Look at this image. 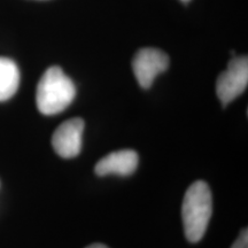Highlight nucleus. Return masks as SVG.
I'll return each mask as SVG.
<instances>
[{
  "label": "nucleus",
  "instance_id": "1",
  "mask_svg": "<svg viewBox=\"0 0 248 248\" xmlns=\"http://www.w3.org/2000/svg\"><path fill=\"white\" fill-rule=\"evenodd\" d=\"M213 213V197L207 183L198 181L186 191L182 206L185 235L191 243L202 239Z\"/></svg>",
  "mask_w": 248,
  "mask_h": 248
},
{
  "label": "nucleus",
  "instance_id": "2",
  "mask_svg": "<svg viewBox=\"0 0 248 248\" xmlns=\"http://www.w3.org/2000/svg\"><path fill=\"white\" fill-rule=\"evenodd\" d=\"M76 97V86L60 67L45 71L37 86L36 101L38 110L44 115L61 113Z\"/></svg>",
  "mask_w": 248,
  "mask_h": 248
},
{
  "label": "nucleus",
  "instance_id": "3",
  "mask_svg": "<svg viewBox=\"0 0 248 248\" xmlns=\"http://www.w3.org/2000/svg\"><path fill=\"white\" fill-rule=\"evenodd\" d=\"M247 84L248 59L247 57H235L231 59L226 70L217 78V97L223 105L230 104L246 90Z\"/></svg>",
  "mask_w": 248,
  "mask_h": 248
},
{
  "label": "nucleus",
  "instance_id": "4",
  "mask_svg": "<svg viewBox=\"0 0 248 248\" xmlns=\"http://www.w3.org/2000/svg\"><path fill=\"white\" fill-rule=\"evenodd\" d=\"M169 67V57L153 47L139 49L132 60V70L142 89L151 88L155 77Z\"/></svg>",
  "mask_w": 248,
  "mask_h": 248
},
{
  "label": "nucleus",
  "instance_id": "5",
  "mask_svg": "<svg viewBox=\"0 0 248 248\" xmlns=\"http://www.w3.org/2000/svg\"><path fill=\"white\" fill-rule=\"evenodd\" d=\"M84 126L82 119L64 121L58 126L52 137V145L58 155L63 159H73L80 153Z\"/></svg>",
  "mask_w": 248,
  "mask_h": 248
},
{
  "label": "nucleus",
  "instance_id": "6",
  "mask_svg": "<svg viewBox=\"0 0 248 248\" xmlns=\"http://www.w3.org/2000/svg\"><path fill=\"white\" fill-rule=\"evenodd\" d=\"M138 154L132 150H121L106 155L95 164V173L106 176L115 173L120 176H129L136 171L138 167Z\"/></svg>",
  "mask_w": 248,
  "mask_h": 248
},
{
  "label": "nucleus",
  "instance_id": "7",
  "mask_svg": "<svg viewBox=\"0 0 248 248\" xmlns=\"http://www.w3.org/2000/svg\"><path fill=\"white\" fill-rule=\"evenodd\" d=\"M20 85V70L8 58L0 57V101L11 99Z\"/></svg>",
  "mask_w": 248,
  "mask_h": 248
},
{
  "label": "nucleus",
  "instance_id": "8",
  "mask_svg": "<svg viewBox=\"0 0 248 248\" xmlns=\"http://www.w3.org/2000/svg\"><path fill=\"white\" fill-rule=\"evenodd\" d=\"M231 248H248V233L247 229H245L244 231H241V233L238 239L234 241Z\"/></svg>",
  "mask_w": 248,
  "mask_h": 248
},
{
  "label": "nucleus",
  "instance_id": "9",
  "mask_svg": "<svg viewBox=\"0 0 248 248\" xmlns=\"http://www.w3.org/2000/svg\"><path fill=\"white\" fill-rule=\"evenodd\" d=\"M86 248H109V247H107L106 245H102V244H92V245H90V246H88Z\"/></svg>",
  "mask_w": 248,
  "mask_h": 248
},
{
  "label": "nucleus",
  "instance_id": "10",
  "mask_svg": "<svg viewBox=\"0 0 248 248\" xmlns=\"http://www.w3.org/2000/svg\"><path fill=\"white\" fill-rule=\"evenodd\" d=\"M182 1H183V2H185V4H187V2H190L191 0H182Z\"/></svg>",
  "mask_w": 248,
  "mask_h": 248
}]
</instances>
